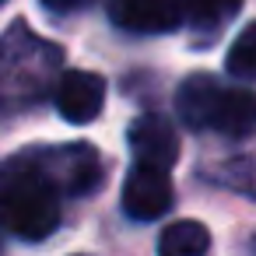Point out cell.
<instances>
[{"mask_svg":"<svg viewBox=\"0 0 256 256\" xmlns=\"http://www.w3.org/2000/svg\"><path fill=\"white\" fill-rule=\"evenodd\" d=\"M126 144H130L134 162L158 165V168H172L179 162V137L165 116H154V112L137 116L126 126Z\"/></svg>","mask_w":256,"mask_h":256,"instance_id":"cell-7","label":"cell"},{"mask_svg":"<svg viewBox=\"0 0 256 256\" xmlns=\"http://www.w3.org/2000/svg\"><path fill=\"white\" fill-rule=\"evenodd\" d=\"M60 60H64L60 46L42 42L32 28L25 32V25L14 22L8 39H4V88H8V98L11 102H14V95H22L25 102L39 98V92L56 74Z\"/></svg>","mask_w":256,"mask_h":256,"instance_id":"cell-2","label":"cell"},{"mask_svg":"<svg viewBox=\"0 0 256 256\" xmlns=\"http://www.w3.org/2000/svg\"><path fill=\"white\" fill-rule=\"evenodd\" d=\"M190 0H109V22L123 32H172L186 22Z\"/></svg>","mask_w":256,"mask_h":256,"instance_id":"cell-5","label":"cell"},{"mask_svg":"<svg viewBox=\"0 0 256 256\" xmlns=\"http://www.w3.org/2000/svg\"><path fill=\"white\" fill-rule=\"evenodd\" d=\"M242 8V0H190V8H186V22H193L196 28L210 32L224 22H232Z\"/></svg>","mask_w":256,"mask_h":256,"instance_id":"cell-12","label":"cell"},{"mask_svg":"<svg viewBox=\"0 0 256 256\" xmlns=\"http://www.w3.org/2000/svg\"><path fill=\"white\" fill-rule=\"evenodd\" d=\"M252 246H256V242H252Z\"/></svg>","mask_w":256,"mask_h":256,"instance_id":"cell-15","label":"cell"},{"mask_svg":"<svg viewBox=\"0 0 256 256\" xmlns=\"http://www.w3.org/2000/svg\"><path fill=\"white\" fill-rule=\"evenodd\" d=\"M221 81L214 74H190L179 92H176V112L190 130H210L218 98H221Z\"/></svg>","mask_w":256,"mask_h":256,"instance_id":"cell-8","label":"cell"},{"mask_svg":"<svg viewBox=\"0 0 256 256\" xmlns=\"http://www.w3.org/2000/svg\"><path fill=\"white\" fill-rule=\"evenodd\" d=\"M42 168L53 176L60 193L67 196H92L106 182V162L92 144H64L39 154Z\"/></svg>","mask_w":256,"mask_h":256,"instance_id":"cell-3","label":"cell"},{"mask_svg":"<svg viewBox=\"0 0 256 256\" xmlns=\"http://www.w3.org/2000/svg\"><path fill=\"white\" fill-rule=\"evenodd\" d=\"M53 98L67 123H92L106 106V78L95 70H67L60 74Z\"/></svg>","mask_w":256,"mask_h":256,"instance_id":"cell-6","label":"cell"},{"mask_svg":"<svg viewBox=\"0 0 256 256\" xmlns=\"http://www.w3.org/2000/svg\"><path fill=\"white\" fill-rule=\"evenodd\" d=\"M224 67L232 78L238 81H256V22H249L235 42L228 46V56H224Z\"/></svg>","mask_w":256,"mask_h":256,"instance_id":"cell-11","label":"cell"},{"mask_svg":"<svg viewBox=\"0 0 256 256\" xmlns=\"http://www.w3.org/2000/svg\"><path fill=\"white\" fill-rule=\"evenodd\" d=\"M39 4H42L46 11H56V14H74V11L88 8L92 0H39Z\"/></svg>","mask_w":256,"mask_h":256,"instance_id":"cell-14","label":"cell"},{"mask_svg":"<svg viewBox=\"0 0 256 256\" xmlns=\"http://www.w3.org/2000/svg\"><path fill=\"white\" fill-rule=\"evenodd\" d=\"M210 130L224 137H249L256 130V92L246 88H224L210 120Z\"/></svg>","mask_w":256,"mask_h":256,"instance_id":"cell-9","label":"cell"},{"mask_svg":"<svg viewBox=\"0 0 256 256\" xmlns=\"http://www.w3.org/2000/svg\"><path fill=\"white\" fill-rule=\"evenodd\" d=\"M60 186L42 168L39 154H14L0 176V207L11 235L42 242L60 224Z\"/></svg>","mask_w":256,"mask_h":256,"instance_id":"cell-1","label":"cell"},{"mask_svg":"<svg viewBox=\"0 0 256 256\" xmlns=\"http://www.w3.org/2000/svg\"><path fill=\"white\" fill-rule=\"evenodd\" d=\"M176 204V190L168 179V168L134 162V168L123 179V210L134 221H158Z\"/></svg>","mask_w":256,"mask_h":256,"instance_id":"cell-4","label":"cell"},{"mask_svg":"<svg viewBox=\"0 0 256 256\" xmlns=\"http://www.w3.org/2000/svg\"><path fill=\"white\" fill-rule=\"evenodd\" d=\"M207 249H210V232L200 221H172L158 238V252L165 256H200Z\"/></svg>","mask_w":256,"mask_h":256,"instance_id":"cell-10","label":"cell"},{"mask_svg":"<svg viewBox=\"0 0 256 256\" xmlns=\"http://www.w3.org/2000/svg\"><path fill=\"white\" fill-rule=\"evenodd\" d=\"M221 179L232 190H238V193H246V196L256 200V158H235V162H228L224 172H221Z\"/></svg>","mask_w":256,"mask_h":256,"instance_id":"cell-13","label":"cell"}]
</instances>
